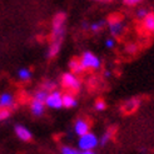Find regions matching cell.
Masks as SVG:
<instances>
[{
	"mask_svg": "<svg viewBox=\"0 0 154 154\" xmlns=\"http://www.w3.org/2000/svg\"><path fill=\"white\" fill-rule=\"evenodd\" d=\"M108 24H109V30H110V34L113 36H120L124 32V23L119 17H112L108 20Z\"/></svg>",
	"mask_w": 154,
	"mask_h": 154,
	"instance_id": "cell-4",
	"label": "cell"
},
{
	"mask_svg": "<svg viewBox=\"0 0 154 154\" xmlns=\"http://www.w3.org/2000/svg\"><path fill=\"white\" fill-rule=\"evenodd\" d=\"M60 47H61V40H55V42H51L50 44V47L48 49V58H54V57H57V54L59 53L60 50Z\"/></svg>",
	"mask_w": 154,
	"mask_h": 154,
	"instance_id": "cell-14",
	"label": "cell"
},
{
	"mask_svg": "<svg viewBox=\"0 0 154 154\" xmlns=\"http://www.w3.org/2000/svg\"><path fill=\"white\" fill-rule=\"evenodd\" d=\"M89 28H90V26L87 24V23H83V29H84V30H87V29H89Z\"/></svg>",
	"mask_w": 154,
	"mask_h": 154,
	"instance_id": "cell-28",
	"label": "cell"
},
{
	"mask_svg": "<svg viewBox=\"0 0 154 154\" xmlns=\"http://www.w3.org/2000/svg\"><path fill=\"white\" fill-rule=\"evenodd\" d=\"M61 100H63V106L66 108V109H70V108H74L78 102H76V99L73 94L70 93H65L61 95Z\"/></svg>",
	"mask_w": 154,
	"mask_h": 154,
	"instance_id": "cell-9",
	"label": "cell"
},
{
	"mask_svg": "<svg viewBox=\"0 0 154 154\" xmlns=\"http://www.w3.org/2000/svg\"><path fill=\"white\" fill-rule=\"evenodd\" d=\"M140 104V100L138 98H132V99H129V100H127L124 103V105H123V110H124L125 113L130 114V113H133L138 109V106H139Z\"/></svg>",
	"mask_w": 154,
	"mask_h": 154,
	"instance_id": "cell-8",
	"label": "cell"
},
{
	"mask_svg": "<svg viewBox=\"0 0 154 154\" xmlns=\"http://www.w3.org/2000/svg\"><path fill=\"white\" fill-rule=\"evenodd\" d=\"M105 47L108 49H112V48L115 47V39L114 38H108V39L105 40Z\"/></svg>",
	"mask_w": 154,
	"mask_h": 154,
	"instance_id": "cell-26",
	"label": "cell"
},
{
	"mask_svg": "<svg viewBox=\"0 0 154 154\" xmlns=\"http://www.w3.org/2000/svg\"><path fill=\"white\" fill-rule=\"evenodd\" d=\"M15 134H17V137L23 142H30L33 139L32 132H30L28 128L23 127V125H17L15 127Z\"/></svg>",
	"mask_w": 154,
	"mask_h": 154,
	"instance_id": "cell-7",
	"label": "cell"
},
{
	"mask_svg": "<svg viewBox=\"0 0 154 154\" xmlns=\"http://www.w3.org/2000/svg\"><path fill=\"white\" fill-rule=\"evenodd\" d=\"M143 28L147 30L148 33H154V13H149L143 20Z\"/></svg>",
	"mask_w": 154,
	"mask_h": 154,
	"instance_id": "cell-10",
	"label": "cell"
},
{
	"mask_svg": "<svg viewBox=\"0 0 154 154\" xmlns=\"http://www.w3.org/2000/svg\"><path fill=\"white\" fill-rule=\"evenodd\" d=\"M42 89L47 90L48 93H51V91L57 90V84L54 83V82H49V80H47V82H44V83H43Z\"/></svg>",
	"mask_w": 154,
	"mask_h": 154,
	"instance_id": "cell-18",
	"label": "cell"
},
{
	"mask_svg": "<svg viewBox=\"0 0 154 154\" xmlns=\"http://www.w3.org/2000/svg\"><path fill=\"white\" fill-rule=\"evenodd\" d=\"M113 133H114V128H109L106 130V132L102 135L100 140H99V143H100V145H105L106 143H109L110 139L113 138Z\"/></svg>",
	"mask_w": 154,
	"mask_h": 154,
	"instance_id": "cell-15",
	"label": "cell"
},
{
	"mask_svg": "<svg viewBox=\"0 0 154 154\" xmlns=\"http://www.w3.org/2000/svg\"><path fill=\"white\" fill-rule=\"evenodd\" d=\"M60 152H61V154H80V152L78 149H75L73 147H68V145L61 147Z\"/></svg>",
	"mask_w": 154,
	"mask_h": 154,
	"instance_id": "cell-20",
	"label": "cell"
},
{
	"mask_svg": "<svg viewBox=\"0 0 154 154\" xmlns=\"http://www.w3.org/2000/svg\"><path fill=\"white\" fill-rule=\"evenodd\" d=\"M18 75H19L20 80H23V82H28L30 78H32V73H30L29 69H25V68L20 69L18 72Z\"/></svg>",
	"mask_w": 154,
	"mask_h": 154,
	"instance_id": "cell-17",
	"label": "cell"
},
{
	"mask_svg": "<svg viewBox=\"0 0 154 154\" xmlns=\"http://www.w3.org/2000/svg\"><path fill=\"white\" fill-rule=\"evenodd\" d=\"M93 2H104V0H93Z\"/></svg>",
	"mask_w": 154,
	"mask_h": 154,
	"instance_id": "cell-30",
	"label": "cell"
},
{
	"mask_svg": "<svg viewBox=\"0 0 154 154\" xmlns=\"http://www.w3.org/2000/svg\"><path fill=\"white\" fill-rule=\"evenodd\" d=\"M69 68H70L73 74H80L84 72V68L80 63V59H78V58H73L69 61Z\"/></svg>",
	"mask_w": 154,
	"mask_h": 154,
	"instance_id": "cell-12",
	"label": "cell"
},
{
	"mask_svg": "<svg viewBox=\"0 0 154 154\" xmlns=\"http://www.w3.org/2000/svg\"><path fill=\"white\" fill-rule=\"evenodd\" d=\"M99 144V139L98 137L94 134V133H87L79 138V142H78V145H79V149L82 152L84 150H94V148L98 147Z\"/></svg>",
	"mask_w": 154,
	"mask_h": 154,
	"instance_id": "cell-2",
	"label": "cell"
},
{
	"mask_svg": "<svg viewBox=\"0 0 154 154\" xmlns=\"http://www.w3.org/2000/svg\"><path fill=\"white\" fill-rule=\"evenodd\" d=\"M80 63L84 68V70L87 69H90V70H98L100 68L102 63L100 59H99L97 55H94L91 51H85L80 58Z\"/></svg>",
	"mask_w": 154,
	"mask_h": 154,
	"instance_id": "cell-3",
	"label": "cell"
},
{
	"mask_svg": "<svg viewBox=\"0 0 154 154\" xmlns=\"http://www.w3.org/2000/svg\"><path fill=\"white\" fill-rule=\"evenodd\" d=\"M30 109H32V113L34 115H36V117H39V115H42L44 113V109H45V104L39 102V100H35V99H33L32 100V104H30Z\"/></svg>",
	"mask_w": 154,
	"mask_h": 154,
	"instance_id": "cell-11",
	"label": "cell"
},
{
	"mask_svg": "<svg viewBox=\"0 0 154 154\" xmlns=\"http://www.w3.org/2000/svg\"><path fill=\"white\" fill-rule=\"evenodd\" d=\"M104 2H113V0H104Z\"/></svg>",
	"mask_w": 154,
	"mask_h": 154,
	"instance_id": "cell-31",
	"label": "cell"
},
{
	"mask_svg": "<svg viewBox=\"0 0 154 154\" xmlns=\"http://www.w3.org/2000/svg\"><path fill=\"white\" fill-rule=\"evenodd\" d=\"M10 109L9 108H0V120H4L10 117Z\"/></svg>",
	"mask_w": 154,
	"mask_h": 154,
	"instance_id": "cell-22",
	"label": "cell"
},
{
	"mask_svg": "<svg viewBox=\"0 0 154 154\" xmlns=\"http://www.w3.org/2000/svg\"><path fill=\"white\" fill-rule=\"evenodd\" d=\"M61 94L59 90H54L51 93H49L47 100H45V105L51 109H60L63 108V100H61Z\"/></svg>",
	"mask_w": 154,
	"mask_h": 154,
	"instance_id": "cell-5",
	"label": "cell"
},
{
	"mask_svg": "<svg viewBox=\"0 0 154 154\" xmlns=\"http://www.w3.org/2000/svg\"><path fill=\"white\" fill-rule=\"evenodd\" d=\"M14 104V98L9 93H4L0 95V108H10Z\"/></svg>",
	"mask_w": 154,
	"mask_h": 154,
	"instance_id": "cell-13",
	"label": "cell"
},
{
	"mask_svg": "<svg viewBox=\"0 0 154 154\" xmlns=\"http://www.w3.org/2000/svg\"><path fill=\"white\" fill-rule=\"evenodd\" d=\"M80 154H95L94 150H84V152H80Z\"/></svg>",
	"mask_w": 154,
	"mask_h": 154,
	"instance_id": "cell-27",
	"label": "cell"
},
{
	"mask_svg": "<svg viewBox=\"0 0 154 154\" xmlns=\"http://www.w3.org/2000/svg\"><path fill=\"white\" fill-rule=\"evenodd\" d=\"M94 108H95V109H97L98 112H103V110H105V109H106V103L103 100V99H98V100L95 102Z\"/></svg>",
	"mask_w": 154,
	"mask_h": 154,
	"instance_id": "cell-21",
	"label": "cell"
},
{
	"mask_svg": "<svg viewBox=\"0 0 154 154\" xmlns=\"http://www.w3.org/2000/svg\"><path fill=\"white\" fill-rule=\"evenodd\" d=\"M74 130H75V133L78 134L79 137L84 135V134H87L89 133V130H90V125H89V123L85 120V119H78L75 122V125H74Z\"/></svg>",
	"mask_w": 154,
	"mask_h": 154,
	"instance_id": "cell-6",
	"label": "cell"
},
{
	"mask_svg": "<svg viewBox=\"0 0 154 154\" xmlns=\"http://www.w3.org/2000/svg\"><path fill=\"white\" fill-rule=\"evenodd\" d=\"M137 50H138V47L135 43H129L125 45V51L129 54H134V53H137Z\"/></svg>",
	"mask_w": 154,
	"mask_h": 154,
	"instance_id": "cell-24",
	"label": "cell"
},
{
	"mask_svg": "<svg viewBox=\"0 0 154 154\" xmlns=\"http://www.w3.org/2000/svg\"><path fill=\"white\" fill-rule=\"evenodd\" d=\"M143 0H123V3H124L127 6H135L138 4H140Z\"/></svg>",
	"mask_w": 154,
	"mask_h": 154,
	"instance_id": "cell-25",
	"label": "cell"
},
{
	"mask_svg": "<svg viewBox=\"0 0 154 154\" xmlns=\"http://www.w3.org/2000/svg\"><path fill=\"white\" fill-rule=\"evenodd\" d=\"M104 25H105V21H97V23H93V24L90 25V30L91 32H94V33H98V32H100V30L104 28Z\"/></svg>",
	"mask_w": 154,
	"mask_h": 154,
	"instance_id": "cell-19",
	"label": "cell"
},
{
	"mask_svg": "<svg viewBox=\"0 0 154 154\" xmlns=\"http://www.w3.org/2000/svg\"><path fill=\"white\" fill-rule=\"evenodd\" d=\"M104 75H105V76H109V75H110V72H108V70H106V72L104 73Z\"/></svg>",
	"mask_w": 154,
	"mask_h": 154,
	"instance_id": "cell-29",
	"label": "cell"
},
{
	"mask_svg": "<svg viewBox=\"0 0 154 154\" xmlns=\"http://www.w3.org/2000/svg\"><path fill=\"white\" fill-rule=\"evenodd\" d=\"M61 85H63L70 94L78 93L80 90V80L78 79V76L73 73H64L61 75Z\"/></svg>",
	"mask_w": 154,
	"mask_h": 154,
	"instance_id": "cell-1",
	"label": "cell"
},
{
	"mask_svg": "<svg viewBox=\"0 0 154 154\" xmlns=\"http://www.w3.org/2000/svg\"><path fill=\"white\" fill-rule=\"evenodd\" d=\"M148 14H149V11H148L147 9H144V8H140V9L137 10V14H135V15H137V18L139 19V20H143Z\"/></svg>",
	"mask_w": 154,
	"mask_h": 154,
	"instance_id": "cell-23",
	"label": "cell"
},
{
	"mask_svg": "<svg viewBox=\"0 0 154 154\" xmlns=\"http://www.w3.org/2000/svg\"><path fill=\"white\" fill-rule=\"evenodd\" d=\"M49 93L47 90H44V89H39V90H36L35 93H34V99L35 100H39L42 103L45 104V100H47V98H48Z\"/></svg>",
	"mask_w": 154,
	"mask_h": 154,
	"instance_id": "cell-16",
	"label": "cell"
}]
</instances>
